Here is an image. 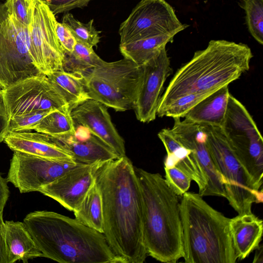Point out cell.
Listing matches in <instances>:
<instances>
[{
  "mask_svg": "<svg viewBox=\"0 0 263 263\" xmlns=\"http://www.w3.org/2000/svg\"><path fill=\"white\" fill-rule=\"evenodd\" d=\"M102 196L103 233L123 263H142L147 253L143 235V200L135 166L124 156L103 162L95 173Z\"/></svg>",
  "mask_w": 263,
  "mask_h": 263,
  "instance_id": "6da1fadb",
  "label": "cell"
},
{
  "mask_svg": "<svg viewBox=\"0 0 263 263\" xmlns=\"http://www.w3.org/2000/svg\"><path fill=\"white\" fill-rule=\"evenodd\" d=\"M23 222L43 257L61 263H123L103 233L76 218L36 211L27 214Z\"/></svg>",
  "mask_w": 263,
  "mask_h": 263,
  "instance_id": "7a4b0ae2",
  "label": "cell"
},
{
  "mask_svg": "<svg viewBox=\"0 0 263 263\" xmlns=\"http://www.w3.org/2000/svg\"><path fill=\"white\" fill-rule=\"evenodd\" d=\"M252 58L251 49L246 44L211 40L205 49L195 52L175 72L163 93L158 109L181 96L211 93L229 85L249 70Z\"/></svg>",
  "mask_w": 263,
  "mask_h": 263,
  "instance_id": "3957f363",
  "label": "cell"
},
{
  "mask_svg": "<svg viewBox=\"0 0 263 263\" xmlns=\"http://www.w3.org/2000/svg\"><path fill=\"white\" fill-rule=\"evenodd\" d=\"M143 200V235L148 256L162 262L182 257V227L177 196L159 173L135 167Z\"/></svg>",
  "mask_w": 263,
  "mask_h": 263,
  "instance_id": "277c9868",
  "label": "cell"
},
{
  "mask_svg": "<svg viewBox=\"0 0 263 263\" xmlns=\"http://www.w3.org/2000/svg\"><path fill=\"white\" fill-rule=\"evenodd\" d=\"M182 257L186 263H235L230 218L210 205L199 194L185 192L180 202Z\"/></svg>",
  "mask_w": 263,
  "mask_h": 263,
  "instance_id": "5b68a950",
  "label": "cell"
},
{
  "mask_svg": "<svg viewBox=\"0 0 263 263\" xmlns=\"http://www.w3.org/2000/svg\"><path fill=\"white\" fill-rule=\"evenodd\" d=\"M142 73L141 66L123 58L111 62L102 60L83 75L90 99L124 111L134 108Z\"/></svg>",
  "mask_w": 263,
  "mask_h": 263,
  "instance_id": "8992f818",
  "label": "cell"
},
{
  "mask_svg": "<svg viewBox=\"0 0 263 263\" xmlns=\"http://www.w3.org/2000/svg\"><path fill=\"white\" fill-rule=\"evenodd\" d=\"M206 134V146L220 175L230 205L238 214L252 213L253 204L262 202L251 177L231 148L221 127L200 124Z\"/></svg>",
  "mask_w": 263,
  "mask_h": 263,
  "instance_id": "52a82bcc",
  "label": "cell"
},
{
  "mask_svg": "<svg viewBox=\"0 0 263 263\" xmlns=\"http://www.w3.org/2000/svg\"><path fill=\"white\" fill-rule=\"evenodd\" d=\"M221 128L256 189L262 191L263 139L246 107L231 93Z\"/></svg>",
  "mask_w": 263,
  "mask_h": 263,
  "instance_id": "ba28073f",
  "label": "cell"
},
{
  "mask_svg": "<svg viewBox=\"0 0 263 263\" xmlns=\"http://www.w3.org/2000/svg\"><path fill=\"white\" fill-rule=\"evenodd\" d=\"M39 74L30 57L28 30L14 24L0 3V89Z\"/></svg>",
  "mask_w": 263,
  "mask_h": 263,
  "instance_id": "9c48e42d",
  "label": "cell"
},
{
  "mask_svg": "<svg viewBox=\"0 0 263 263\" xmlns=\"http://www.w3.org/2000/svg\"><path fill=\"white\" fill-rule=\"evenodd\" d=\"M189 26L165 0H141L120 26V44L161 34L174 36Z\"/></svg>",
  "mask_w": 263,
  "mask_h": 263,
  "instance_id": "30bf717a",
  "label": "cell"
},
{
  "mask_svg": "<svg viewBox=\"0 0 263 263\" xmlns=\"http://www.w3.org/2000/svg\"><path fill=\"white\" fill-rule=\"evenodd\" d=\"M1 90L9 120L26 112L68 106L48 77L43 74L25 78Z\"/></svg>",
  "mask_w": 263,
  "mask_h": 263,
  "instance_id": "8fae6325",
  "label": "cell"
},
{
  "mask_svg": "<svg viewBox=\"0 0 263 263\" xmlns=\"http://www.w3.org/2000/svg\"><path fill=\"white\" fill-rule=\"evenodd\" d=\"M57 22L49 7L38 0L30 27L31 55L40 72L47 76L63 69L65 53L57 34Z\"/></svg>",
  "mask_w": 263,
  "mask_h": 263,
  "instance_id": "7c38bea8",
  "label": "cell"
},
{
  "mask_svg": "<svg viewBox=\"0 0 263 263\" xmlns=\"http://www.w3.org/2000/svg\"><path fill=\"white\" fill-rule=\"evenodd\" d=\"M79 163L73 159H48L14 151L7 181L22 193L39 192Z\"/></svg>",
  "mask_w": 263,
  "mask_h": 263,
  "instance_id": "4fadbf2b",
  "label": "cell"
},
{
  "mask_svg": "<svg viewBox=\"0 0 263 263\" xmlns=\"http://www.w3.org/2000/svg\"><path fill=\"white\" fill-rule=\"evenodd\" d=\"M141 67V81L133 109L137 120L149 123L156 118L164 85L172 72L166 48Z\"/></svg>",
  "mask_w": 263,
  "mask_h": 263,
  "instance_id": "5bb4252c",
  "label": "cell"
},
{
  "mask_svg": "<svg viewBox=\"0 0 263 263\" xmlns=\"http://www.w3.org/2000/svg\"><path fill=\"white\" fill-rule=\"evenodd\" d=\"M169 130L183 146L191 149L202 169L207 180L203 196H216L226 198V193L222 178L217 172L206 146V134L200 124L185 119L174 118Z\"/></svg>",
  "mask_w": 263,
  "mask_h": 263,
  "instance_id": "9a60e30c",
  "label": "cell"
},
{
  "mask_svg": "<svg viewBox=\"0 0 263 263\" xmlns=\"http://www.w3.org/2000/svg\"><path fill=\"white\" fill-rule=\"evenodd\" d=\"M103 162H79L53 182L43 186L39 192L73 212L95 181V172Z\"/></svg>",
  "mask_w": 263,
  "mask_h": 263,
  "instance_id": "2e32d148",
  "label": "cell"
},
{
  "mask_svg": "<svg viewBox=\"0 0 263 263\" xmlns=\"http://www.w3.org/2000/svg\"><path fill=\"white\" fill-rule=\"evenodd\" d=\"M74 122L86 127L120 156L126 155L125 142L111 121L106 106L88 99L71 110Z\"/></svg>",
  "mask_w": 263,
  "mask_h": 263,
  "instance_id": "e0dca14e",
  "label": "cell"
},
{
  "mask_svg": "<svg viewBox=\"0 0 263 263\" xmlns=\"http://www.w3.org/2000/svg\"><path fill=\"white\" fill-rule=\"evenodd\" d=\"M74 124L76 130L74 133L51 136L71 154L76 161L91 163L120 157L112 148L86 127Z\"/></svg>",
  "mask_w": 263,
  "mask_h": 263,
  "instance_id": "ac0fdd59",
  "label": "cell"
},
{
  "mask_svg": "<svg viewBox=\"0 0 263 263\" xmlns=\"http://www.w3.org/2000/svg\"><path fill=\"white\" fill-rule=\"evenodd\" d=\"M3 141L13 152L52 159H73L71 154L53 137L35 131L7 130Z\"/></svg>",
  "mask_w": 263,
  "mask_h": 263,
  "instance_id": "d6986e66",
  "label": "cell"
},
{
  "mask_svg": "<svg viewBox=\"0 0 263 263\" xmlns=\"http://www.w3.org/2000/svg\"><path fill=\"white\" fill-rule=\"evenodd\" d=\"M231 239L237 259H244L257 249L261 240L263 221L252 213L230 219Z\"/></svg>",
  "mask_w": 263,
  "mask_h": 263,
  "instance_id": "ffe728a7",
  "label": "cell"
},
{
  "mask_svg": "<svg viewBox=\"0 0 263 263\" xmlns=\"http://www.w3.org/2000/svg\"><path fill=\"white\" fill-rule=\"evenodd\" d=\"M230 95L228 85L224 86L203 99L183 118L194 123L222 127Z\"/></svg>",
  "mask_w": 263,
  "mask_h": 263,
  "instance_id": "44dd1931",
  "label": "cell"
},
{
  "mask_svg": "<svg viewBox=\"0 0 263 263\" xmlns=\"http://www.w3.org/2000/svg\"><path fill=\"white\" fill-rule=\"evenodd\" d=\"M5 227L7 263L27 262L29 259L43 257L23 222L6 221Z\"/></svg>",
  "mask_w": 263,
  "mask_h": 263,
  "instance_id": "7402d4cb",
  "label": "cell"
},
{
  "mask_svg": "<svg viewBox=\"0 0 263 263\" xmlns=\"http://www.w3.org/2000/svg\"><path fill=\"white\" fill-rule=\"evenodd\" d=\"M158 137L166 153H171L177 158L178 163L176 166L196 183L199 188L198 194L203 197L207 186V180L193 152L178 141L169 128L161 129L158 133Z\"/></svg>",
  "mask_w": 263,
  "mask_h": 263,
  "instance_id": "603a6c76",
  "label": "cell"
},
{
  "mask_svg": "<svg viewBox=\"0 0 263 263\" xmlns=\"http://www.w3.org/2000/svg\"><path fill=\"white\" fill-rule=\"evenodd\" d=\"M174 36L166 34L142 38L120 44L119 49L124 58L141 66L158 55L166 45L173 41Z\"/></svg>",
  "mask_w": 263,
  "mask_h": 263,
  "instance_id": "cb8c5ba5",
  "label": "cell"
},
{
  "mask_svg": "<svg viewBox=\"0 0 263 263\" xmlns=\"http://www.w3.org/2000/svg\"><path fill=\"white\" fill-rule=\"evenodd\" d=\"M66 100L70 110L90 99L86 90L83 74L61 70L47 76Z\"/></svg>",
  "mask_w": 263,
  "mask_h": 263,
  "instance_id": "d4e9b609",
  "label": "cell"
},
{
  "mask_svg": "<svg viewBox=\"0 0 263 263\" xmlns=\"http://www.w3.org/2000/svg\"><path fill=\"white\" fill-rule=\"evenodd\" d=\"M73 212L75 218L80 222L103 233L102 199L96 180Z\"/></svg>",
  "mask_w": 263,
  "mask_h": 263,
  "instance_id": "484cf974",
  "label": "cell"
},
{
  "mask_svg": "<svg viewBox=\"0 0 263 263\" xmlns=\"http://www.w3.org/2000/svg\"><path fill=\"white\" fill-rule=\"evenodd\" d=\"M68 106L53 110L32 128V130L52 136L72 134L76 126Z\"/></svg>",
  "mask_w": 263,
  "mask_h": 263,
  "instance_id": "4316f807",
  "label": "cell"
},
{
  "mask_svg": "<svg viewBox=\"0 0 263 263\" xmlns=\"http://www.w3.org/2000/svg\"><path fill=\"white\" fill-rule=\"evenodd\" d=\"M102 60L92 47L77 42L73 51L65 54L63 70L84 74L97 66Z\"/></svg>",
  "mask_w": 263,
  "mask_h": 263,
  "instance_id": "83f0119b",
  "label": "cell"
},
{
  "mask_svg": "<svg viewBox=\"0 0 263 263\" xmlns=\"http://www.w3.org/2000/svg\"><path fill=\"white\" fill-rule=\"evenodd\" d=\"M62 23L70 30L77 42L91 47H97L100 40V33L93 26V20L83 23L68 12L64 14Z\"/></svg>",
  "mask_w": 263,
  "mask_h": 263,
  "instance_id": "f1b7e54d",
  "label": "cell"
},
{
  "mask_svg": "<svg viewBox=\"0 0 263 263\" xmlns=\"http://www.w3.org/2000/svg\"><path fill=\"white\" fill-rule=\"evenodd\" d=\"M239 6L245 10L246 22L252 36L263 44V0H240Z\"/></svg>",
  "mask_w": 263,
  "mask_h": 263,
  "instance_id": "f546056e",
  "label": "cell"
},
{
  "mask_svg": "<svg viewBox=\"0 0 263 263\" xmlns=\"http://www.w3.org/2000/svg\"><path fill=\"white\" fill-rule=\"evenodd\" d=\"M211 93H191L181 96L157 110V116L183 118L185 115L203 99Z\"/></svg>",
  "mask_w": 263,
  "mask_h": 263,
  "instance_id": "4dcf8cb0",
  "label": "cell"
},
{
  "mask_svg": "<svg viewBox=\"0 0 263 263\" xmlns=\"http://www.w3.org/2000/svg\"><path fill=\"white\" fill-rule=\"evenodd\" d=\"M38 0H6L8 13L22 24L30 27Z\"/></svg>",
  "mask_w": 263,
  "mask_h": 263,
  "instance_id": "1f68e13d",
  "label": "cell"
},
{
  "mask_svg": "<svg viewBox=\"0 0 263 263\" xmlns=\"http://www.w3.org/2000/svg\"><path fill=\"white\" fill-rule=\"evenodd\" d=\"M56 109L34 111L16 116L9 120L8 130L32 131V128L50 112Z\"/></svg>",
  "mask_w": 263,
  "mask_h": 263,
  "instance_id": "d6a6232c",
  "label": "cell"
},
{
  "mask_svg": "<svg viewBox=\"0 0 263 263\" xmlns=\"http://www.w3.org/2000/svg\"><path fill=\"white\" fill-rule=\"evenodd\" d=\"M165 180L170 188L177 195L182 196L190 187L192 179L177 166L164 168Z\"/></svg>",
  "mask_w": 263,
  "mask_h": 263,
  "instance_id": "836d02e7",
  "label": "cell"
},
{
  "mask_svg": "<svg viewBox=\"0 0 263 263\" xmlns=\"http://www.w3.org/2000/svg\"><path fill=\"white\" fill-rule=\"evenodd\" d=\"M56 32L64 53H71L77 41L70 30L62 23L57 22Z\"/></svg>",
  "mask_w": 263,
  "mask_h": 263,
  "instance_id": "e575fe53",
  "label": "cell"
},
{
  "mask_svg": "<svg viewBox=\"0 0 263 263\" xmlns=\"http://www.w3.org/2000/svg\"><path fill=\"white\" fill-rule=\"evenodd\" d=\"M9 121V119L3 102L2 90L0 89V143L3 141L8 130Z\"/></svg>",
  "mask_w": 263,
  "mask_h": 263,
  "instance_id": "d590c367",
  "label": "cell"
},
{
  "mask_svg": "<svg viewBox=\"0 0 263 263\" xmlns=\"http://www.w3.org/2000/svg\"><path fill=\"white\" fill-rule=\"evenodd\" d=\"M3 211H0V263H7L6 246L5 239V222Z\"/></svg>",
  "mask_w": 263,
  "mask_h": 263,
  "instance_id": "8d00e7d4",
  "label": "cell"
},
{
  "mask_svg": "<svg viewBox=\"0 0 263 263\" xmlns=\"http://www.w3.org/2000/svg\"><path fill=\"white\" fill-rule=\"evenodd\" d=\"M9 196V190L7 179L3 178L0 174V211L4 210Z\"/></svg>",
  "mask_w": 263,
  "mask_h": 263,
  "instance_id": "74e56055",
  "label": "cell"
},
{
  "mask_svg": "<svg viewBox=\"0 0 263 263\" xmlns=\"http://www.w3.org/2000/svg\"><path fill=\"white\" fill-rule=\"evenodd\" d=\"M178 161L175 156L171 153L167 152L164 161V167L171 168L176 166Z\"/></svg>",
  "mask_w": 263,
  "mask_h": 263,
  "instance_id": "f35d334b",
  "label": "cell"
},
{
  "mask_svg": "<svg viewBox=\"0 0 263 263\" xmlns=\"http://www.w3.org/2000/svg\"><path fill=\"white\" fill-rule=\"evenodd\" d=\"M256 253L253 259V263H262L263 262V250L262 245L256 249Z\"/></svg>",
  "mask_w": 263,
  "mask_h": 263,
  "instance_id": "ab89813d",
  "label": "cell"
},
{
  "mask_svg": "<svg viewBox=\"0 0 263 263\" xmlns=\"http://www.w3.org/2000/svg\"><path fill=\"white\" fill-rule=\"evenodd\" d=\"M41 1V0H40Z\"/></svg>",
  "mask_w": 263,
  "mask_h": 263,
  "instance_id": "60d3db41",
  "label": "cell"
}]
</instances>
